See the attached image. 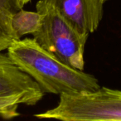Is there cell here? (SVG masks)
Instances as JSON below:
<instances>
[{"mask_svg":"<svg viewBox=\"0 0 121 121\" xmlns=\"http://www.w3.org/2000/svg\"><path fill=\"white\" fill-rule=\"evenodd\" d=\"M20 9L17 0H0V51L7 50L16 41L12 28V18Z\"/></svg>","mask_w":121,"mask_h":121,"instance_id":"obj_6","label":"cell"},{"mask_svg":"<svg viewBox=\"0 0 121 121\" xmlns=\"http://www.w3.org/2000/svg\"><path fill=\"white\" fill-rule=\"evenodd\" d=\"M36 11L42 16L39 29L32 34L42 47L75 69L83 71L85 47L89 37L71 25L49 3L38 0Z\"/></svg>","mask_w":121,"mask_h":121,"instance_id":"obj_2","label":"cell"},{"mask_svg":"<svg viewBox=\"0 0 121 121\" xmlns=\"http://www.w3.org/2000/svg\"><path fill=\"white\" fill-rule=\"evenodd\" d=\"M42 16L37 11L31 12L20 9L12 18V28L16 40L21 39L27 34H33L39 29Z\"/></svg>","mask_w":121,"mask_h":121,"instance_id":"obj_7","label":"cell"},{"mask_svg":"<svg viewBox=\"0 0 121 121\" xmlns=\"http://www.w3.org/2000/svg\"><path fill=\"white\" fill-rule=\"evenodd\" d=\"M101 1H102V2L104 4V3H106V2H109V1H110V0H101Z\"/></svg>","mask_w":121,"mask_h":121,"instance_id":"obj_9","label":"cell"},{"mask_svg":"<svg viewBox=\"0 0 121 121\" xmlns=\"http://www.w3.org/2000/svg\"><path fill=\"white\" fill-rule=\"evenodd\" d=\"M30 1L31 0H17V2H18V4H19V6H20L21 9H22V8H23L26 4H28Z\"/></svg>","mask_w":121,"mask_h":121,"instance_id":"obj_8","label":"cell"},{"mask_svg":"<svg viewBox=\"0 0 121 121\" xmlns=\"http://www.w3.org/2000/svg\"><path fill=\"white\" fill-rule=\"evenodd\" d=\"M34 117L62 121H121V91L102 86L94 91L61 94L56 106Z\"/></svg>","mask_w":121,"mask_h":121,"instance_id":"obj_3","label":"cell"},{"mask_svg":"<svg viewBox=\"0 0 121 121\" xmlns=\"http://www.w3.org/2000/svg\"><path fill=\"white\" fill-rule=\"evenodd\" d=\"M45 93L29 75L0 51V118L12 119L21 115V105L34 106Z\"/></svg>","mask_w":121,"mask_h":121,"instance_id":"obj_4","label":"cell"},{"mask_svg":"<svg viewBox=\"0 0 121 121\" xmlns=\"http://www.w3.org/2000/svg\"><path fill=\"white\" fill-rule=\"evenodd\" d=\"M52 4L72 27L88 35L98 28L104 13L101 0H43Z\"/></svg>","mask_w":121,"mask_h":121,"instance_id":"obj_5","label":"cell"},{"mask_svg":"<svg viewBox=\"0 0 121 121\" xmlns=\"http://www.w3.org/2000/svg\"><path fill=\"white\" fill-rule=\"evenodd\" d=\"M7 53L22 71L37 82L45 94L94 91L100 87L93 75L75 69L46 51L34 38L12 42Z\"/></svg>","mask_w":121,"mask_h":121,"instance_id":"obj_1","label":"cell"}]
</instances>
